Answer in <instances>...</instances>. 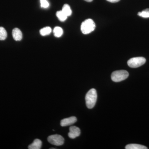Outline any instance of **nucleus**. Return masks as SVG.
Segmentation results:
<instances>
[{
    "instance_id": "7ed1b4c3",
    "label": "nucleus",
    "mask_w": 149,
    "mask_h": 149,
    "mask_svg": "<svg viewBox=\"0 0 149 149\" xmlns=\"http://www.w3.org/2000/svg\"><path fill=\"white\" fill-rule=\"evenodd\" d=\"M129 73L126 70H116L112 73L111 78L113 82H119L127 79Z\"/></svg>"
},
{
    "instance_id": "1a4fd4ad",
    "label": "nucleus",
    "mask_w": 149,
    "mask_h": 149,
    "mask_svg": "<svg viewBox=\"0 0 149 149\" xmlns=\"http://www.w3.org/2000/svg\"><path fill=\"white\" fill-rule=\"evenodd\" d=\"M42 142L39 139H36L34 140L32 144L28 146L29 149H40L42 148Z\"/></svg>"
},
{
    "instance_id": "dca6fc26",
    "label": "nucleus",
    "mask_w": 149,
    "mask_h": 149,
    "mask_svg": "<svg viewBox=\"0 0 149 149\" xmlns=\"http://www.w3.org/2000/svg\"><path fill=\"white\" fill-rule=\"evenodd\" d=\"M138 15L144 18H149V9L147 8L141 12H139L138 13Z\"/></svg>"
},
{
    "instance_id": "f8f14e48",
    "label": "nucleus",
    "mask_w": 149,
    "mask_h": 149,
    "mask_svg": "<svg viewBox=\"0 0 149 149\" xmlns=\"http://www.w3.org/2000/svg\"><path fill=\"white\" fill-rule=\"evenodd\" d=\"M53 32L55 37H60L63 34V30L61 27H56L54 29Z\"/></svg>"
},
{
    "instance_id": "423d86ee",
    "label": "nucleus",
    "mask_w": 149,
    "mask_h": 149,
    "mask_svg": "<svg viewBox=\"0 0 149 149\" xmlns=\"http://www.w3.org/2000/svg\"><path fill=\"white\" fill-rule=\"evenodd\" d=\"M69 131L68 136L70 139H75V138L80 136V128L76 127V126H71L69 128Z\"/></svg>"
},
{
    "instance_id": "aec40b11",
    "label": "nucleus",
    "mask_w": 149,
    "mask_h": 149,
    "mask_svg": "<svg viewBox=\"0 0 149 149\" xmlns=\"http://www.w3.org/2000/svg\"><path fill=\"white\" fill-rule=\"evenodd\" d=\"M51 149H55V148H51Z\"/></svg>"
},
{
    "instance_id": "f3484780",
    "label": "nucleus",
    "mask_w": 149,
    "mask_h": 149,
    "mask_svg": "<svg viewBox=\"0 0 149 149\" xmlns=\"http://www.w3.org/2000/svg\"><path fill=\"white\" fill-rule=\"evenodd\" d=\"M41 6L43 8H47L49 6V4L47 0H40Z\"/></svg>"
},
{
    "instance_id": "4468645a",
    "label": "nucleus",
    "mask_w": 149,
    "mask_h": 149,
    "mask_svg": "<svg viewBox=\"0 0 149 149\" xmlns=\"http://www.w3.org/2000/svg\"><path fill=\"white\" fill-rule=\"evenodd\" d=\"M56 15L60 21H64L67 18L68 16L65 14L64 13L62 10L58 11L57 12Z\"/></svg>"
},
{
    "instance_id": "f257e3e1",
    "label": "nucleus",
    "mask_w": 149,
    "mask_h": 149,
    "mask_svg": "<svg viewBox=\"0 0 149 149\" xmlns=\"http://www.w3.org/2000/svg\"><path fill=\"white\" fill-rule=\"evenodd\" d=\"M97 93L95 89H92L88 91L85 96L86 106L88 109L94 107L97 102Z\"/></svg>"
},
{
    "instance_id": "39448f33",
    "label": "nucleus",
    "mask_w": 149,
    "mask_h": 149,
    "mask_svg": "<svg viewBox=\"0 0 149 149\" xmlns=\"http://www.w3.org/2000/svg\"><path fill=\"white\" fill-rule=\"evenodd\" d=\"M47 140L50 143L56 146H62L64 142V138L61 135L57 134L49 136Z\"/></svg>"
},
{
    "instance_id": "6e6552de",
    "label": "nucleus",
    "mask_w": 149,
    "mask_h": 149,
    "mask_svg": "<svg viewBox=\"0 0 149 149\" xmlns=\"http://www.w3.org/2000/svg\"><path fill=\"white\" fill-rule=\"evenodd\" d=\"M12 36L13 39L15 41H20L22 38V32L18 28H14L13 30Z\"/></svg>"
},
{
    "instance_id": "a211bd4d",
    "label": "nucleus",
    "mask_w": 149,
    "mask_h": 149,
    "mask_svg": "<svg viewBox=\"0 0 149 149\" xmlns=\"http://www.w3.org/2000/svg\"><path fill=\"white\" fill-rule=\"evenodd\" d=\"M109 2L111 3H117L120 0H107Z\"/></svg>"
},
{
    "instance_id": "ddd939ff",
    "label": "nucleus",
    "mask_w": 149,
    "mask_h": 149,
    "mask_svg": "<svg viewBox=\"0 0 149 149\" xmlns=\"http://www.w3.org/2000/svg\"><path fill=\"white\" fill-rule=\"evenodd\" d=\"M52 29L50 27H44L40 30V35L45 36L49 35L52 32Z\"/></svg>"
},
{
    "instance_id": "9d476101",
    "label": "nucleus",
    "mask_w": 149,
    "mask_h": 149,
    "mask_svg": "<svg viewBox=\"0 0 149 149\" xmlns=\"http://www.w3.org/2000/svg\"><path fill=\"white\" fill-rule=\"evenodd\" d=\"M126 149H147L148 148L139 144H128L125 146Z\"/></svg>"
},
{
    "instance_id": "9b49d317",
    "label": "nucleus",
    "mask_w": 149,
    "mask_h": 149,
    "mask_svg": "<svg viewBox=\"0 0 149 149\" xmlns=\"http://www.w3.org/2000/svg\"><path fill=\"white\" fill-rule=\"evenodd\" d=\"M62 11L68 17L70 16L72 14V10L70 8V6L67 4H65L63 7Z\"/></svg>"
},
{
    "instance_id": "2eb2a0df",
    "label": "nucleus",
    "mask_w": 149,
    "mask_h": 149,
    "mask_svg": "<svg viewBox=\"0 0 149 149\" xmlns=\"http://www.w3.org/2000/svg\"><path fill=\"white\" fill-rule=\"evenodd\" d=\"M7 37V33L5 28L0 27V40H4Z\"/></svg>"
},
{
    "instance_id": "f03ea898",
    "label": "nucleus",
    "mask_w": 149,
    "mask_h": 149,
    "mask_svg": "<svg viewBox=\"0 0 149 149\" xmlns=\"http://www.w3.org/2000/svg\"><path fill=\"white\" fill-rule=\"evenodd\" d=\"M95 27V24L93 19H88L82 22L81 25V32L83 34L87 35L93 32Z\"/></svg>"
},
{
    "instance_id": "0eeeda50",
    "label": "nucleus",
    "mask_w": 149,
    "mask_h": 149,
    "mask_svg": "<svg viewBox=\"0 0 149 149\" xmlns=\"http://www.w3.org/2000/svg\"><path fill=\"white\" fill-rule=\"evenodd\" d=\"M77 118L75 116H72L68 118H64L61 121V125L62 127L68 126L74 124L77 121Z\"/></svg>"
},
{
    "instance_id": "6ab92c4d",
    "label": "nucleus",
    "mask_w": 149,
    "mask_h": 149,
    "mask_svg": "<svg viewBox=\"0 0 149 149\" xmlns=\"http://www.w3.org/2000/svg\"><path fill=\"white\" fill-rule=\"evenodd\" d=\"M84 1H86L88 2H92L93 0H84Z\"/></svg>"
},
{
    "instance_id": "20e7f679",
    "label": "nucleus",
    "mask_w": 149,
    "mask_h": 149,
    "mask_svg": "<svg viewBox=\"0 0 149 149\" xmlns=\"http://www.w3.org/2000/svg\"><path fill=\"white\" fill-rule=\"evenodd\" d=\"M146 62V59L143 57H137L130 58L127 63L128 66L132 68H136L142 66Z\"/></svg>"
}]
</instances>
